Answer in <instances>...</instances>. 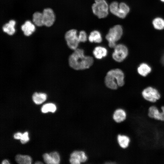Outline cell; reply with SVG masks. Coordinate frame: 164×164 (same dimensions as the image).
<instances>
[{"instance_id": "cell-1", "label": "cell", "mask_w": 164, "mask_h": 164, "mask_svg": "<svg viewBox=\"0 0 164 164\" xmlns=\"http://www.w3.org/2000/svg\"><path fill=\"white\" fill-rule=\"evenodd\" d=\"M74 50L68 58L70 67L75 70H80L88 69L93 65V58L85 55L83 50L77 48Z\"/></svg>"}, {"instance_id": "cell-15", "label": "cell", "mask_w": 164, "mask_h": 164, "mask_svg": "<svg viewBox=\"0 0 164 164\" xmlns=\"http://www.w3.org/2000/svg\"><path fill=\"white\" fill-rule=\"evenodd\" d=\"M107 49L103 46H97L94 49L93 53L94 56L97 59H100L105 57L107 54Z\"/></svg>"}, {"instance_id": "cell-20", "label": "cell", "mask_w": 164, "mask_h": 164, "mask_svg": "<svg viewBox=\"0 0 164 164\" xmlns=\"http://www.w3.org/2000/svg\"><path fill=\"white\" fill-rule=\"evenodd\" d=\"M154 28L158 30L164 29V19L161 17H157L154 19L152 22Z\"/></svg>"}, {"instance_id": "cell-25", "label": "cell", "mask_w": 164, "mask_h": 164, "mask_svg": "<svg viewBox=\"0 0 164 164\" xmlns=\"http://www.w3.org/2000/svg\"><path fill=\"white\" fill-rule=\"evenodd\" d=\"M43 157L44 162L48 164H55V163L49 154L46 153L43 155Z\"/></svg>"}, {"instance_id": "cell-14", "label": "cell", "mask_w": 164, "mask_h": 164, "mask_svg": "<svg viewBox=\"0 0 164 164\" xmlns=\"http://www.w3.org/2000/svg\"><path fill=\"white\" fill-rule=\"evenodd\" d=\"M16 22L14 20H10L9 22L5 23L2 27L4 32L9 35H12L14 34L15 30V26Z\"/></svg>"}, {"instance_id": "cell-11", "label": "cell", "mask_w": 164, "mask_h": 164, "mask_svg": "<svg viewBox=\"0 0 164 164\" xmlns=\"http://www.w3.org/2000/svg\"><path fill=\"white\" fill-rule=\"evenodd\" d=\"M128 114L125 110L122 108H119L114 111L113 118L116 122L120 123L125 121L127 118Z\"/></svg>"}, {"instance_id": "cell-10", "label": "cell", "mask_w": 164, "mask_h": 164, "mask_svg": "<svg viewBox=\"0 0 164 164\" xmlns=\"http://www.w3.org/2000/svg\"><path fill=\"white\" fill-rule=\"evenodd\" d=\"M117 140L120 147L123 149L128 148L132 141L130 136L125 134L118 135L117 137Z\"/></svg>"}, {"instance_id": "cell-21", "label": "cell", "mask_w": 164, "mask_h": 164, "mask_svg": "<svg viewBox=\"0 0 164 164\" xmlns=\"http://www.w3.org/2000/svg\"><path fill=\"white\" fill-rule=\"evenodd\" d=\"M41 110L42 112L43 113H46L49 111L54 112L56 110V107L53 103H47L42 106Z\"/></svg>"}, {"instance_id": "cell-24", "label": "cell", "mask_w": 164, "mask_h": 164, "mask_svg": "<svg viewBox=\"0 0 164 164\" xmlns=\"http://www.w3.org/2000/svg\"><path fill=\"white\" fill-rule=\"evenodd\" d=\"M78 37L80 42H85L87 40V34L84 31H80L78 35Z\"/></svg>"}, {"instance_id": "cell-6", "label": "cell", "mask_w": 164, "mask_h": 164, "mask_svg": "<svg viewBox=\"0 0 164 164\" xmlns=\"http://www.w3.org/2000/svg\"><path fill=\"white\" fill-rule=\"evenodd\" d=\"M142 95L145 101L151 104H155L161 98V94L159 91L150 87L144 89L142 92Z\"/></svg>"}, {"instance_id": "cell-29", "label": "cell", "mask_w": 164, "mask_h": 164, "mask_svg": "<svg viewBox=\"0 0 164 164\" xmlns=\"http://www.w3.org/2000/svg\"><path fill=\"white\" fill-rule=\"evenodd\" d=\"M9 161L6 159H5L3 160L2 163V164H9Z\"/></svg>"}, {"instance_id": "cell-32", "label": "cell", "mask_w": 164, "mask_h": 164, "mask_svg": "<svg viewBox=\"0 0 164 164\" xmlns=\"http://www.w3.org/2000/svg\"><path fill=\"white\" fill-rule=\"evenodd\" d=\"M161 2H164V0H160Z\"/></svg>"}, {"instance_id": "cell-30", "label": "cell", "mask_w": 164, "mask_h": 164, "mask_svg": "<svg viewBox=\"0 0 164 164\" xmlns=\"http://www.w3.org/2000/svg\"><path fill=\"white\" fill-rule=\"evenodd\" d=\"M162 62L163 64L164 65V54L163 55V57H162Z\"/></svg>"}, {"instance_id": "cell-3", "label": "cell", "mask_w": 164, "mask_h": 164, "mask_svg": "<svg viewBox=\"0 0 164 164\" xmlns=\"http://www.w3.org/2000/svg\"><path fill=\"white\" fill-rule=\"evenodd\" d=\"M124 74L120 69H112L108 71L105 77L104 83L109 88L112 90L117 89L124 84Z\"/></svg>"}, {"instance_id": "cell-17", "label": "cell", "mask_w": 164, "mask_h": 164, "mask_svg": "<svg viewBox=\"0 0 164 164\" xmlns=\"http://www.w3.org/2000/svg\"><path fill=\"white\" fill-rule=\"evenodd\" d=\"M47 95L44 93L35 92L32 95V99L36 104H39L43 102L46 99Z\"/></svg>"}, {"instance_id": "cell-4", "label": "cell", "mask_w": 164, "mask_h": 164, "mask_svg": "<svg viewBox=\"0 0 164 164\" xmlns=\"http://www.w3.org/2000/svg\"><path fill=\"white\" fill-rule=\"evenodd\" d=\"M123 30L121 26L117 25L111 28L105 36L108 42V46L111 48H114L116 45V42L121 38Z\"/></svg>"}, {"instance_id": "cell-2", "label": "cell", "mask_w": 164, "mask_h": 164, "mask_svg": "<svg viewBox=\"0 0 164 164\" xmlns=\"http://www.w3.org/2000/svg\"><path fill=\"white\" fill-rule=\"evenodd\" d=\"M55 20V15L52 9H45L42 13L36 12L32 15V21L37 26H45L47 27L51 26Z\"/></svg>"}, {"instance_id": "cell-18", "label": "cell", "mask_w": 164, "mask_h": 164, "mask_svg": "<svg viewBox=\"0 0 164 164\" xmlns=\"http://www.w3.org/2000/svg\"><path fill=\"white\" fill-rule=\"evenodd\" d=\"M137 71L139 74L142 76L145 77L151 72V68L150 67L147 63H143L138 66Z\"/></svg>"}, {"instance_id": "cell-12", "label": "cell", "mask_w": 164, "mask_h": 164, "mask_svg": "<svg viewBox=\"0 0 164 164\" xmlns=\"http://www.w3.org/2000/svg\"><path fill=\"white\" fill-rule=\"evenodd\" d=\"M21 29L25 36H29L35 31V26L30 21L27 20L22 25Z\"/></svg>"}, {"instance_id": "cell-22", "label": "cell", "mask_w": 164, "mask_h": 164, "mask_svg": "<svg viewBox=\"0 0 164 164\" xmlns=\"http://www.w3.org/2000/svg\"><path fill=\"white\" fill-rule=\"evenodd\" d=\"M119 4L116 2H113L110 4L109 6V9L110 12L116 16L118 10Z\"/></svg>"}, {"instance_id": "cell-9", "label": "cell", "mask_w": 164, "mask_h": 164, "mask_svg": "<svg viewBox=\"0 0 164 164\" xmlns=\"http://www.w3.org/2000/svg\"><path fill=\"white\" fill-rule=\"evenodd\" d=\"M87 159V156L84 152L75 151L71 154L69 161L72 164H79L85 162Z\"/></svg>"}, {"instance_id": "cell-28", "label": "cell", "mask_w": 164, "mask_h": 164, "mask_svg": "<svg viewBox=\"0 0 164 164\" xmlns=\"http://www.w3.org/2000/svg\"><path fill=\"white\" fill-rule=\"evenodd\" d=\"M22 134L20 132H18L15 133L14 135V138L15 139H20L22 136Z\"/></svg>"}, {"instance_id": "cell-27", "label": "cell", "mask_w": 164, "mask_h": 164, "mask_svg": "<svg viewBox=\"0 0 164 164\" xmlns=\"http://www.w3.org/2000/svg\"><path fill=\"white\" fill-rule=\"evenodd\" d=\"M160 110L159 121L164 122V105L160 107Z\"/></svg>"}, {"instance_id": "cell-23", "label": "cell", "mask_w": 164, "mask_h": 164, "mask_svg": "<svg viewBox=\"0 0 164 164\" xmlns=\"http://www.w3.org/2000/svg\"><path fill=\"white\" fill-rule=\"evenodd\" d=\"M52 159L54 162L55 164L60 163V159L59 154L56 152H52L49 154Z\"/></svg>"}, {"instance_id": "cell-16", "label": "cell", "mask_w": 164, "mask_h": 164, "mask_svg": "<svg viewBox=\"0 0 164 164\" xmlns=\"http://www.w3.org/2000/svg\"><path fill=\"white\" fill-rule=\"evenodd\" d=\"M89 41L91 42L99 43L102 41V37L100 32L97 30H94L90 33L88 37Z\"/></svg>"}, {"instance_id": "cell-8", "label": "cell", "mask_w": 164, "mask_h": 164, "mask_svg": "<svg viewBox=\"0 0 164 164\" xmlns=\"http://www.w3.org/2000/svg\"><path fill=\"white\" fill-rule=\"evenodd\" d=\"M112 54L113 59L116 62H120L123 61L128 54V50L125 45L120 44L116 45Z\"/></svg>"}, {"instance_id": "cell-13", "label": "cell", "mask_w": 164, "mask_h": 164, "mask_svg": "<svg viewBox=\"0 0 164 164\" xmlns=\"http://www.w3.org/2000/svg\"><path fill=\"white\" fill-rule=\"evenodd\" d=\"M129 11V6L124 2H121L119 4V9L116 16L120 18H124Z\"/></svg>"}, {"instance_id": "cell-26", "label": "cell", "mask_w": 164, "mask_h": 164, "mask_svg": "<svg viewBox=\"0 0 164 164\" xmlns=\"http://www.w3.org/2000/svg\"><path fill=\"white\" fill-rule=\"evenodd\" d=\"M20 139L21 142L22 144L25 143L27 142L29 139L28 136V132H26L23 133Z\"/></svg>"}, {"instance_id": "cell-5", "label": "cell", "mask_w": 164, "mask_h": 164, "mask_svg": "<svg viewBox=\"0 0 164 164\" xmlns=\"http://www.w3.org/2000/svg\"><path fill=\"white\" fill-rule=\"evenodd\" d=\"M92 9L93 13L100 19L106 17L108 14L109 7L105 0H95Z\"/></svg>"}, {"instance_id": "cell-19", "label": "cell", "mask_w": 164, "mask_h": 164, "mask_svg": "<svg viewBox=\"0 0 164 164\" xmlns=\"http://www.w3.org/2000/svg\"><path fill=\"white\" fill-rule=\"evenodd\" d=\"M15 160L20 164H30L32 162L31 157L27 155H17L15 157Z\"/></svg>"}, {"instance_id": "cell-31", "label": "cell", "mask_w": 164, "mask_h": 164, "mask_svg": "<svg viewBox=\"0 0 164 164\" xmlns=\"http://www.w3.org/2000/svg\"><path fill=\"white\" fill-rule=\"evenodd\" d=\"M43 163L40 162H39V161H37V162H36L35 163V164H43Z\"/></svg>"}, {"instance_id": "cell-7", "label": "cell", "mask_w": 164, "mask_h": 164, "mask_svg": "<svg viewBox=\"0 0 164 164\" xmlns=\"http://www.w3.org/2000/svg\"><path fill=\"white\" fill-rule=\"evenodd\" d=\"M65 38L67 46L70 49L74 50L77 48L80 41L77 30L71 29L67 32L65 35Z\"/></svg>"}]
</instances>
